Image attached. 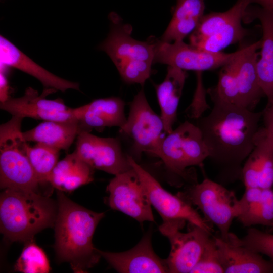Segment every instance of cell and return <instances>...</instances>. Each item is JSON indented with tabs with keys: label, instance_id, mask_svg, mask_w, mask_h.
<instances>
[{
	"label": "cell",
	"instance_id": "7a4b0ae2",
	"mask_svg": "<svg viewBox=\"0 0 273 273\" xmlns=\"http://www.w3.org/2000/svg\"><path fill=\"white\" fill-rule=\"evenodd\" d=\"M57 213L54 224L57 259L69 263L75 272H84L101 257L92 242L104 213L88 210L57 190Z\"/></svg>",
	"mask_w": 273,
	"mask_h": 273
},
{
	"label": "cell",
	"instance_id": "f546056e",
	"mask_svg": "<svg viewBox=\"0 0 273 273\" xmlns=\"http://www.w3.org/2000/svg\"><path fill=\"white\" fill-rule=\"evenodd\" d=\"M239 242L249 249L268 256L273 263V234L250 227Z\"/></svg>",
	"mask_w": 273,
	"mask_h": 273
},
{
	"label": "cell",
	"instance_id": "1f68e13d",
	"mask_svg": "<svg viewBox=\"0 0 273 273\" xmlns=\"http://www.w3.org/2000/svg\"><path fill=\"white\" fill-rule=\"evenodd\" d=\"M197 84L193 99L187 112L189 117L198 119L203 113L209 108L206 101L207 90L204 88L202 72H196Z\"/></svg>",
	"mask_w": 273,
	"mask_h": 273
},
{
	"label": "cell",
	"instance_id": "3957f363",
	"mask_svg": "<svg viewBox=\"0 0 273 273\" xmlns=\"http://www.w3.org/2000/svg\"><path fill=\"white\" fill-rule=\"evenodd\" d=\"M57 203L39 192L5 189L0 196L1 232L12 241L27 242L54 226Z\"/></svg>",
	"mask_w": 273,
	"mask_h": 273
},
{
	"label": "cell",
	"instance_id": "d6986e66",
	"mask_svg": "<svg viewBox=\"0 0 273 273\" xmlns=\"http://www.w3.org/2000/svg\"><path fill=\"white\" fill-rule=\"evenodd\" d=\"M258 20L262 37L256 70L259 82L267 104L273 103V12L258 5H249L243 21L245 23Z\"/></svg>",
	"mask_w": 273,
	"mask_h": 273
},
{
	"label": "cell",
	"instance_id": "5b68a950",
	"mask_svg": "<svg viewBox=\"0 0 273 273\" xmlns=\"http://www.w3.org/2000/svg\"><path fill=\"white\" fill-rule=\"evenodd\" d=\"M117 22H113L108 37L100 48L110 57L123 81L143 85L151 74L153 44L151 41L134 39L129 26Z\"/></svg>",
	"mask_w": 273,
	"mask_h": 273
},
{
	"label": "cell",
	"instance_id": "9c48e42d",
	"mask_svg": "<svg viewBox=\"0 0 273 273\" xmlns=\"http://www.w3.org/2000/svg\"><path fill=\"white\" fill-rule=\"evenodd\" d=\"M178 195L192 205L197 206L205 219L218 229L222 238L228 237L233 220L236 218L238 199L233 192L220 183L205 178Z\"/></svg>",
	"mask_w": 273,
	"mask_h": 273
},
{
	"label": "cell",
	"instance_id": "f1b7e54d",
	"mask_svg": "<svg viewBox=\"0 0 273 273\" xmlns=\"http://www.w3.org/2000/svg\"><path fill=\"white\" fill-rule=\"evenodd\" d=\"M14 267L24 273H48L51 270L46 253L33 240L26 242Z\"/></svg>",
	"mask_w": 273,
	"mask_h": 273
},
{
	"label": "cell",
	"instance_id": "836d02e7",
	"mask_svg": "<svg viewBox=\"0 0 273 273\" xmlns=\"http://www.w3.org/2000/svg\"><path fill=\"white\" fill-rule=\"evenodd\" d=\"M6 73H0V101L3 103L7 101L10 96L9 95V85Z\"/></svg>",
	"mask_w": 273,
	"mask_h": 273
},
{
	"label": "cell",
	"instance_id": "ffe728a7",
	"mask_svg": "<svg viewBox=\"0 0 273 273\" xmlns=\"http://www.w3.org/2000/svg\"><path fill=\"white\" fill-rule=\"evenodd\" d=\"M225 273H272L273 263L239 242L230 232L226 239L214 237Z\"/></svg>",
	"mask_w": 273,
	"mask_h": 273
},
{
	"label": "cell",
	"instance_id": "4fadbf2b",
	"mask_svg": "<svg viewBox=\"0 0 273 273\" xmlns=\"http://www.w3.org/2000/svg\"><path fill=\"white\" fill-rule=\"evenodd\" d=\"M127 157L131 167L137 173L152 206L159 213L163 222L183 220L212 233L213 230L208 222L190 203L178 194L174 195L165 190L132 157L127 155Z\"/></svg>",
	"mask_w": 273,
	"mask_h": 273
},
{
	"label": "cell",
	"instance_id": "8992f818",
	"mask_svg": "<svg viewBox=\"0 0 273 273\" xmlns=\"http://www.w3.org/2000/svg\"><path fill=\"white\" fill-rule=\"evenodd\" d=\"M23 118L12 116L0 126V186L38 192L40 184L23 149Z\"/></svg>",
	"mask_w": 273,
	"mask_h": 273
},
{
	"label": "cell",
	"instance_id": "ac0fdd59",
	"mask_svg": "<svg viewBox=\"0 0 273 273\" xmlns=\"http://www.w3.org/2000/svg\"><path fill=\"white\" fill-rule=\"evenodd\" d=\"M98 250L101 256L119 272H168L166 259L160 258L153 250L151 235L149 233L128 251L115 253Z\"/></svg>",
	"mask_w": 273,
	"mask_h": 273
},
{
	"label": "cell",
	"instance_id": "8fae6325",
	"mask_svg": "<svg viewBox=\"0 0 273 273\" xmlns=\"http://www.w3.org/2000/svg\"><path fill=\"white\" fill-rule=\"evenodd\" d=\"M154 63L167 64L181 69L203 72L215 70L228 63L239 52L231 53L201 50L183 40L166 42L152 38Z\"/></svg>",
	"mask_w": 273,
	"mask_h": 273
},
{
	"label": "cell",
	"instance_id": "e0dca14e",
	"mask_svg": "<svg viewBox=\"0 0 273 273\" xmlns=\"http://www.w3.org/2000/svg\"><path fill=\"white\" fill-rule=\"evenodd\" d=\"M242 180L245 188L273 186V139L264 126L255 135L253 148L243 166Z\"/></svg>",
	"mask_w": 273,
	"mask_h": 273
},
{
	"label": "cell",
	"instance_id": "52a82bcc",
	"mask_svg": "<svg viewBox=\"0 0 273 273\" xmlns=\"http://www.w3.org/2000/svg\"><path fill=\"white\" fill-rule=\"evenodd\" d=\"M249 5L248 0H237L225 11L204 14L189 35V42L196 41L200 49L216 53L241 42L249 34L242 23Z\"/></svg>",
	"mask_w": 273,
	"mask_h": 273
},
{
	"label": "cell",
	"instance_id": "6da1fadb",
	"mask_svg": "<svg viewBox=\"0 0 273 273\" xmlns=\"http://www.w3.org/2000/svg\"><path fill=\"white\" fill-rule=\"evenodd\" d=\"M206 116L197 119L209 152L208 158L224 183L242 180L243 164L254 146L262 112H255L220 101Z\"/></svg>",
	"mask_w": 273,
	"mask_h": 273
},
{
	"label": "cell",
	"instance_id": "603a6c76",
	"mask_svg": "<svg viewBox=\"0 0 273 273\" xmlns=\"http://www.w3.org/2000/svg\"><path fill=\"white\" fill-rule=\"evenodd\" d=\"M188 74L186 71L168 66L164 80L156 86V92L161 111L164 131L169 133L177 117L180 98Z\"/></svg>",
	"mask_w": 273,
	"mask_h": 273
},
{
	"label": "cell",
	"instance_id": "4dcf8cb0",
	"mask_svg": "<svg viewBox=\"0 0 273 273\" xmlns=\"http://www.w3.org/2000/svg\"><path fill=\"white\" fill-rule=\"evenodd\" d=\"M191 273H224L215 239L210 237Z\"/></svg>",
	"mask_w": 273,
	"mask_h": 273
},
{
	"label": "cell",
	"instance_id": "7c38bea8",
	"mask_svg": "<svg viewBox=\"0 0 273 273\" xmlns=\"http://www.w3.org/2000/svg\"><path fill=\"white\" fill-rule=\"evenodd\" d=\"M120 131L132 141L138 154L144 152L156 156L164 138L161 136L164 124L150 106L143 89L130 103L128 116Z\"/></svg>",
	"mask_w": 273,
	"mask_h": 273
},
{
	"label": "cell",
	"instance_id": "ba28073f",
	"mask_svg": "<svg viewBox=\"0 0 273 273\" xmlns=\"http://www.w3.org/2000/svg\"><path fill=\"white\" fill-rule=\"evenodd\" d=\"M156 157L170 171L187 179V169L201 165L209 152L199 128L186 121L164 137Z\"/></svg>",
	"mask_w": 273,
	"mask_h": 273
},
{
	"label": "cell",
	"instance_id": "5bb4252c",
	"mask_svg": "<svg viewBox=\"0 0 273 273\" xmlns=\"http://www.w3.org/2000/svg\"><path fill=\"white\" fill-rule=\"evenodd\" d=\"M56 91L52 88H44L43 92L39 95L37 90L28 87L23 96L10 97L5 102L1 103L0 108L12 116L29 117L44 121L79 120V107L69 108L59 98L46 99L47 96Z\"/></svg>",
	"mask_w": 273,
	"mask_h": 273
},
{
	"label": "cell",
	"instance_id": "4316f807",
	"mask_svg": "<svg viewBox=\"0 0 273 273\" xmlns=\"http://www.w3.org/2000/svg\"><path fill=\"white\" fill-rule=\"evenodd\" d=\"M236 218L245 227L262 225L273 228V190L263 189L261 198L245 205L236 204Z\"/></svg>",
	"mask_w": 273,
	"mask_h": 273
},
{
	"label": "cell",
	"instance_id": "484cf974",
	"mask_svg": "<svg viewBox=\"0 0 273 273\" xmlns=\"http://www.w3.org/2000/svg\"><path fill=\"white\" fill-rule=\"evenodd\" d=\"M172 19L161 40L181 41L196 28L204 15L205 0H176Z\"/></svg>",
	"mask_w": 273,
	"mask_h": 273
},
{
	"label": "cell",
	"instance_id": "7402d4cb",
	"mask_svg": "<svg viewBox=\"0 0 273 273\" xmlns=\"http://www.w3.org/2000/svg\"><path fill=\"white\" fill-rule=\"evenodd\" d=\"M90 131L77 119L66 121H46L22 132L26 142L43 143L59 150H68L79 133Z\"/></svg>",
	"mask_w": 273,
	"mask_h": 273
},
{
	"label": "cell",
	"instance_id": "44dd1931",
	"mask_svg": "<svg viewBox=\"0 0 273 273\" xmlns=\"http://www.w3.org/2000/svg\"><path fill=\"white\" fill-rule=\"evenodd\" d=\"M0 62L1 67L15 68L33 76L42 83L44 88L61 92L69 89L79 90L78 83L62 79L46 70L2 35L0 36Z\"/></svg>",
	"mask_w": 273,
	"mask_h": 273
},
{
	"label": "cell",
	"instance_id": "cb8c5ba5",
	"mask_svg": "<svg viewBox=\"0 0 273 273\" xmlns=\"http://www.w3.org/2000/svg\"><path fill=\"white\" fill-rule=\"evenodd\" d=\"M82 107L80 121L90 131L92 128L106 127L116 126L120 128L126 121L125 103L119 97L96 99Z\"/></svg>",
	"mask_w": 273,
	"mask_h": 273
},
{
	"label": "cell",
	"instance_id": "e575fe53",
	"mask_svg": "<svg viewBox=\"0 0 273 273\" xmlns=\"http://www.w3.org/2000/svg\"><path fill=\"white\" fill-rule=\"evenodd\" d=\"M250 5L255 4L273 12V0H248Z\"/></svg>",
	"mask_w": 273,
	"mask_h": 273
},
{
	"label": "cell",
	"instance_id": "2e32d148",
	"mask_svg": "<svg viewBox=\"0 0 273 273\" xmlns=\"http://www.w3.org/2000/svg\"><path fill=\"white\" fill-rule=\"evenodd\" d=\"M74 151L94 169L115 176L132 168L117 138L100 137L83 130L77 137Z\"/></svg>",
	"mask_w": 273,
	"mask_h": 273
},
{
	"label": "cell",
	"instance_id": "83f0119b",
	"mask_svg": "<svg viewBox=\"0 0 273 273\" xmlns=\"http://www.w3.org/2000/svg\"><path fill=\"white\" fill-rule=\"evenodd\" d=\"M26 142L23 143V149L40 185L49 184V177L58 162L60 150L40 143L31 147Z\"/></svg>",
	"mask_w": 273,
	"mask_h": 273
},
{
	"label": "cell",
	"instance_id": "277c9868",
	"mask_svg": "<svg viewBox=\"0 0 273 273\" xmlns=\"http://www.w3.org/2000/svg\"><path fill=\"white\" fill-rule=\"evenodd\" d=\"M260 40L242 44L239 53L220 68L217 84L207 90L211 101L254 110L265 96L257 76Z\"/></svg>",
	"mask_w": 273,
	"mask_h": 273
},
{
	"label": "cell",
	"instance_id": "d4e9b609",
	"mask_svg": "<svg viewBox=\"0 0 273 273\" xmlns=\"http://www.w3.org/2000/svg\"><path fill=\"white\" fill-rule=\"evenodd\" d=\"M94 170L74 151L58 162L50 174L49 183L57 190L71 192L92 182Z\"/></svg>",
	"mask_w": 273,
	"mask_h": 273
},
{
	"label": "cell",
	"instance_id": "9a60e30c",
	"mask_svg": "<svg viewBox=\"0 0 273 273\" xmlns=\"http://www.w3.org/2000/svg\"><path fill=\"white\" fill-rule=\"evenodd\" d=\"M111 208L140 222L154 221L151 204L140 178L132 168L116 175L107 187Z\"/></svg>",
	"mask_w": 273,
	"mask_h": 273
},
{
	"label": "cell",
	"instance_id": "30bf717a",
	"mask_svg": "<svg viewBox=\"0 0 273 273\" xmlns=\"http://www.w3.org/2000/svg\"><path fill=\"white\" fill-rule=\"evenodd\" d=\"M187 221L183 220L163 222L160 232L167 237L171 250L166 259L168 272L191 273L199 261L212 233L195 224L187 232L181 230Z\"/></svg>",
	"mask_w": 273,
	"mask_h": 273
},
{
	"label": "cell",
	"instance_id": "d6a6232c",
	"mask_svg": "<svg viewBox=\"0 0 273 273\" xmlns=\"http://www.w3.org/2000/svg\"><path fill=\"white\" fill-rule=\"evenodd\" d=\"M262 112L264 127L270 132L273 139V103L267 105Z\"/></svg>",
	"mask_w": 273,
	"mask_h": 273
}]
</instances>
